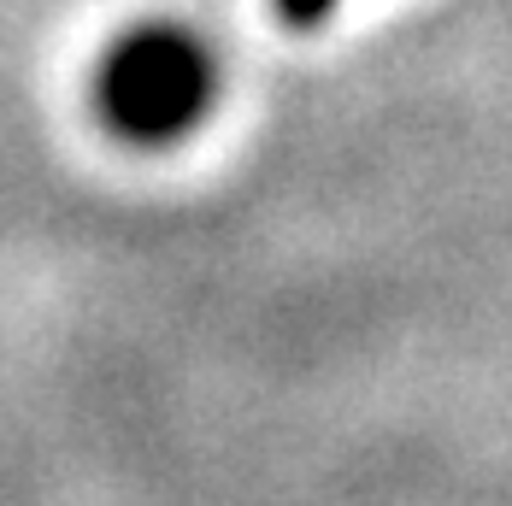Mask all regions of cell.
Returning a JSON list of instances; mask_svg holds the SVG:
<instances>
[{
	"label": "cell",
	"mask_w": 512,
	"mask_h": 506,
	"mask_svg": "<svg viewBox=\"0 0 512 506\" xmlns=\"http://www.w3.org/2000/svg\"><path fill=\"white\" fill-rule=\"evenodd\" d=\"M218 71L212 53L177 24H142L101 53L95 112L112 136L136 148H165L212 112Z\"/></svg>",
	"instance_id": "cell-1"
},
{
	"label": "cell",
	"mask_w": 512,
	"mask_h": 506,
	"mask_svg": "<svg viewBox=\"0 0 512 506\" xmlns=\"http://www.w3.org/2000/svg\"><path fill=\"white\" fill-rule=\"evenodd\" d=\"M271 6H277V18H283L289 30H318L336 0H271Z\"/></svg>",
	"instance_id": "cell-2"
}]
</instances>
